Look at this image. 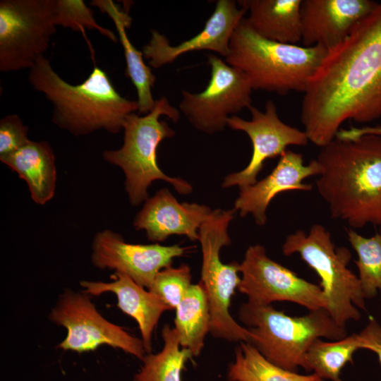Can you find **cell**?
Here are the masks:
<instances>
[{
	"label": "cell",
	"mask_w": 381,
	"mask_h": 381,
	"mask_svg": "<svg viewBox=\"0 0 381 381\" xmlns=\"http://www.w3.org/2000/svg\"><path fill=\"white\" fill-rule=\"evenodd\" d=\"M303 93L301 121L309 141L320 147L346 120L381 116V4L327 50Z\"/></svg>",
	"instance_id": "cell-1"
},
{
	"label": "cell",
	"mask_w": 381,
	"mask_h": 381,
	"mask_svg": "<svg viewBox=\"0 0 381 381\" xmlns=\"http://www.w3.org/2000/svg\"><path fill=\"white\" fill-rule=\"evenodd\" d=\"M316 160V188L331 217L351 229L381 226V136L335 138L321 147Z\"/></svg>",
	"instance_id": "cell-2"
},
{
	"label": "cell",
	"mask_w": 381,
	"mask_h": 381,
	"mask_svg": "<svg viewBox=\"0 0 381 381\" xmlns=\"http://www.w3.org/2000/svg\"><path fill=\"white\" fill-rule=\"evenodd\" d=\"M28 80L52 103V122L75 135L100 129L118 133L126 116L138 110L137 101L122 97L107 73L97 66L82 83L73 85L64 80L42 56L29 69Z\"/></svg>",
	"instance_id": "cell-3"
},
{
	"label": "cell",
	"mask_w": 381,
	"mask_h": 381,
	"mask_svg": "<svg viewBox=\"0 0 381 381\" xmlns=\"http://www.w3.org/2000/svg\"><path fill=\"white\" fill-rule=\"evenodd\" d=\"M225 61L241 70L253 90L286 95L304 92L327 50L267 40L258 35L243 18L236 28Z\"/></svg>",
	"instance_id": "cell-4"
},
{
	"label": "cell",
	"mask_w": 381,
	"mask_h": 381,
	"mask_svg": "<svg viewBox=\"0 0 381 381\" xmlns=\"http://www.w3.org/2000/svg\"><path fill=\"white\" fill-rule=\"evenodd\" d=\"M239 321L250 332V343L267 360L286 370L306 369L305 358L318 339L338 340L347 336L324 308L301 316H290L272 305L243 303L238 310Z\"/></svg>",
	"instance_id": "cell-5"
},
{
	"label": "cell",
	"mask_w": 381,
	"mask_h": 381,
	"mask_svg": "<svg viewBox=\"0 0 381 381\" xmlns=\"http://www.w3.org/2000/svg\"><path fill=\"white\" fill-rule=\"evenodd\" d=\"M162 115L175 123L180 117L179 111L170 104L166 97L156 99L154 109L144 116L135 113L128 115L123 127L122 147L118 150H107L102 153L106 162L123 171L125 189L133 205L148 199L147 188L156 180L170 183L181 194H188L193 190L186 180L165 174L157 164V150L159 143L175 135L166 121L159 120Z\"/></svg>",
	"instance_id": "cell-6"
},
{
	"label": "cell",
	"mask_w": 381,
	"mask_h": 381,
	"mask_svg": "<svg viewBox=\"0 0 381 381\" xmlns=\"http://www.w3.org/2000/svg\"><path fill=\"white\" fill-rule=\"evenodd\" d=\"M282 253H297L320 279L326 300L325 310L340 327L361 318L358 308L365 310L358 276L348 264L351 254L346 247L337 248L329 231L322 224L311 226L309 232L297 230L288 235L282 246Z\"/></svg>",
	"instance_id": "cell-7"
},
{
	"label": "cell",
	"mask_w": 381,
	"mask_h": 381,
	"mask_svg": "<svg viewBox=\"0 0 381 381\" xmlns=\"http://www.w3.org/2000/svg\"><path fill=\"white\" fill-rule=\"evenodd\" d=\"M236 212L234 209L213 210L210 217L199 230L202 250L201 279L210 310V333L217 339L228 341L249 342L250 332L231 315V297L238 288L241 277L240 263L221 261L220 250L231 244L228 234L229 223Z\"/></svg>",
	"instance_id": "cell-8"
},
{
	"label": "cell",
	"mask_w": 381,
	"mask_h": 381,
	"mask_svg": "<svg viewBox=\"0 0 381 381\" xmlns=\"http://www.w3.org/2000/svg\"><path fill=\"white\" fill-rule=\"evenodd\" d=\"M56 0L0 1V71L30 69L56 31Z\"/></svg>",
	"instance_id": "cell-9"
},
{
	"label": "cell",
	"mask_w": 381,
	"mask_h": 381,
	"mask_svg": "<svg viewBox=\"0 0 381 381\" xmlns=\"http://www.w3.org/2000/svg\"><path fill=\"white\" fill-rule=\"evenodd\" d=\"M48 318L67 329L66 337L57 345L61 350L80 353L107 345L140 361L147 354L141 339L105 319L83 291L64 289Z\"/></svg>",
	"instance_id": "cell-10"
},
{
	"label": "cell",
	"mask_w": 381,
	"mask_h": 381,
	"mask_svg": "<svg viewBox=\"0 0 381 381\" xmlns=\"http://www.w3.org/2000/svg\"><path fill=\"white\" fill-rule=\"evenodd\" d=\"M210 79L199 93L181 91L179 109L198 130L207 134L223 131L229 115L252 106L253 88L246 75L219 57L208 55Z\"/></svg>",
	"instance_id": "cell-11"
},
{
	"label": "cell",
	"mask_w": 381,
	"mask_h": 381,
	"mask_svg": "<svg viewBox=\"0 0 381 381\" xmlns=\"http://www.w3.org/2000/svg\"><path fill=\"white\" fill-rule=\"evenodd\" d=\"M241 282L238 291L246 296L250 303L272 305L289 301L309 311L326 308L321 287L296 274L272 260L260 244L250 246L240 263Z\"/></svg>",
	"instance_id": "cell-12"
},
{
	"label": "cell",
	"mask_w": 381,
	"mask_h": 381,
	"mask_svg": "<svg viewBox=\"0 0 381 381\" xmlns=\"http://www.w3.org/2000/svg\"><path fill=\"white\" fill-rule=\"evenodd\" d=\"M249 110L250 120L233 115L229 118L227 126L249 136L253 145L251 158L243 169L224 178L223 188L237 186L241 188L255 183L267 159L280 157L288 146H305L309 142L304 131L291 126L279 119L273 101L266 102L265 112L253 106Z\"/></svg>",
	"instance_id": "cell-13"
},
{
	"label": "cell",
	"mask_w": 381,
	"mask_h": 381,
	"mask_svg": "<svg viewBox=\"0 0 381 381\" xmlns=\"http://www.w3.org/2000/svg\"><path fill=\"white\" fill-rule=\"evenodd\" d=\"M186 249L179 245L129 243L107 229L94 237L91 261L99 269L123 273L148 289L158 272L171 266L174 259L183 255Z\"/></svg>",
	"instance_id": "cell-14"
},
{
	"label": "cell",
	"mask_w": 381,
	"mask_h": 381,
	"mask_svg": "<svg viewBox=\"0 0 381 381\" xmlns=\"http://www.w3.org/2000/svg\"><path fill=\"white\" fill-rule=\"evenodd\" d=\"M247 12L237 6L234 0H219L203 29L192 38L171 46L168 38L157 30H152L150 40L142 47L148 64L158 68L172 63L187 52L210 50L227 57L231 36Z\"/></svg>",
	"instance_id": "cell-15"
},
{
	"label": "cell",
	"mask_w": 381,
	"mask_h": 381,
	"mask_svg": "<svg viewBox=\"0 0 381 381\" xmlns=\"http://www.w3.org/2000/svg\"><path fill=\"white\" fill-rule=\"evenodd\" d=\"M378 4L370 0H302L303 47L320 46L327 50L335 47Z\"/></svg>",
	"instance_id": "cell-16"
},
{
	"label": "cell",
	"mask_w": 381,
	"mask_h": 381,
	"mask_svg": "<svg viewBox=\"0 0 381 381\" xmlns=\"http://www.w3.org/2000/svg\"><path fill=\"white\" fill-rule=\"evenodd\" d=\"M320 173L316 159L304 164L301 154L286 150L268 176L253 185L239 188L234 209L243 217L251 214L258 225L263 226L267 221V209L275 196L286 191L311 190L313 186L303 183V181Z\"/></svg>",
	"instance_id": "cell-17"
},
{
	"label": "cell",
	"mask_w": 381,
	"mask_h": 381,
	"mask_svg": "<svg viewBox=\"0 0 381 381\" xmlns=\"http://www.w3.org/2000/svg\"><path fill=\"white\" fill-rule=\"evenodd\" d=\"M212 210L195 202L180 203L167 188L148 198L133 221L137 230H144L152 242L164 241L171 235L198 241L199 230Z\"/></svg>",
	"instance_id": "cell-18"
},
{
	"label": "cell",
	"mask_w": 381,
	"mask_h": 381,
	"mask_svg": "<svg viewBox=\"0 0 381 381\" xmlns=\"http://www.w3.org/2000/svg\"><path fill=\"white\" fill-rule=\"evenodd\" d=\"M110 282L80 281L82 291L99 296L110 292L117 298V307L138 323L146 353H152L153 332L164 312L171 309L158 296L138 284L128 275L115 272Z\"/></svg>",
	"instance_id": "cell-19"
},
{
	"label": "cell",
	"mask_w": 381,
	"mask_h": 381,
	"mask_svg": "<svg viewBox=\"0 0 381 381\" xmlns=\"http://www.w3.org/2000/svg\"><path fill=\"white\" fill-rule=\"evenodd\" d=\"M28 184L32 200L44 205L54 195L56 169L54 151L47 141L30 140L18 150L0 157Z\"/></svg>",
	"instance_id": "cell-20"
},
{
	"label": "cell",
	"mask_w": 381,
	"mask_h": 381,
	"mask_svg": "<svg viewBox=\"0 0 381 381\" xmlns=\"http://www.w3.org/2000/svg\"><path fill=\"white\" fill-rule=\"evenodd\" d=\"M302 0H243L238 4L249 13L251 28L269 40L296 44L301 41Z\"/></svg>",
	"instance_id": "cell-21"
},
{
	"label": "cell",
	"mask_w": 381,
	"mask_h": 381,
	"mask_svg": "<svg viewBox=\"0 0 381 381\" xmlns=\"http://www.w3.org/2000/svg\"><path fill=\"white\" fill-rule=\"evenodd\" d=\"M90 5L96 6L103 13H107L114 22L118 38L123 49L126 63V76L131 80L137 91L139 114H147L155 106L156 100L152 94V88L156 77L151 68L144 62L143 52L138 50L130 41L126 30L130 28L132 18L127 11L111 0H93Z\"/></svg>",
	"instance_id": "cell-22"
},
{
	"label": "cell",
	"mask_w": 381,
	"mask_h": 381,
	"mask_svg": "<svg viewBox=\"0 0 381 381\" xmlns=\"http://www.w3.org/2000/svg\"><path fill=\"white\" fill-rule=\"evenodd\" d=\"M174 328L182 348L198 356L203 349L206 335L210 333V310L202 284H192L178 305Z\"/></svg>",
	"instance_id": "cell-23"
},
{
	"label": "cell",
	"mask_w": 381,
	"mask_h": 381,
	"mask_svg": "<svg viewBox=\"0 0 381 381\" xmlns=\"http://www.w3.org/2000/svg\"><path fill=\"white\" fill-rule=\"evenodd\" d=\"M227 381H324L315 373L303 375L267 360L250 343L240 342L229 365Z\"/></svg>",
	"instance_id": "cell-24"
},
{
	"label": "cell",
	"mask_w": 381,
	"mask_h": 381,
	"mask_svg": "<svg viewBox=\"0 0 381 381\" xmlns=\"http://www.w3.org/2000/svg\"><path fill=\"white\" fill-rule=\"evenodd\" d=\"M161 335L164 345L157 353H147L141 361L140 370L133 381H181V372L193 356L190 351L182 348L174 327L164 325Z\"/></svg>",
	"instance_id": "cell-25"
},
{
	"label": "cell",
	"mask_w": 381,
	"mask_h": 381,
	"mask_svg": "<svg viewBox=\"0 0 381 381\" xmlns=\"http://www.w3.org/2000/svg\"><path fill=\"white\" fill-rule=\"evenodd\" d=\"M359 349L362 346L358 333L332 341L318 339L306 354L305 370L312 371L323 380L343 381L340 377L342 368L348 363H353V356Z\"/></svg>",
	"instance_id": "cell-26"
},
{
	"label": "cell",
	"mask_w": 381,
	"mask_h": 381,
	"mask_svg": "<svg viewBox=\"0 0 381 381\" xmlns=\"http://www.w3.org/2000/svg\"><path fill=\"white\" fill-rule=\"evenodd\" d=\"M349 242L357 254L354 262L365 299L374 298L377 292L381 301V234L365 237L353 229L346 230Z\"/></svg>",
	"instance_id": "cell-27"
},
{
	"label": "cell",
	"mask_w": 381,
	"mask_h": 381,
	"mask_svg": "<svg viewBox=\"0 0 381 381\" xmlns=\"http://www.w3.org/2000/svg\"><path fill=\"white\" fill-rule=\"evenodd\" d=\"M54 22L56 26L84 33L85 29L97 30L113 42L118 37L111 30L100 26L94 18L93 11L83 0H56Z\"/></svg>",
	"instance_id": "cell-28"
},
{
	"label": "cell",
	"mask_w": 381,
	"mask_h": 381,
	"mask_svg": "<svg viewBox=\"0 0 381 381\" xmlns=\"http://www.w3.org/2000/svg\"><path fill=\"white\" fill-rule=\"evenodd\" d=\"M191 279L188 265L169 266L158 272L148 290L175 310L192 284Z\"/></svg>",
	"instance_id": "cell-29"
},
{
	"label": "cell",
	"mask_w": 381,
	"mask_h": 381,
	"mask_svg": "<svg viewBox=\"0 0 381 381\" xmlns=\"http://www.w3.org/2000/svg\"><path fill=\"white\" fill-rule=\"evenodd\" d=\"M28 127L17 114H8L0 120V157L11 154L30 142Z\"/></svg>",
	"instance_id": "cell-30"
},
{
	"label": "cell",
	"mask_w": 381,
	"mask_h": 381,
	"mask_svg": "<svg viewBox=\"0 0 381 381\" xmlns=\"http://www.w3.org/2000/svg\"><path fill=\"white\" fill-rule=\"evenodd\" d=\"M358 334L361 340L362 349L375 353L381 366V325L375 318H370L364 328Z\"/></svg>",
	"instance_id": "cell-31"
},
{
	"label": "cell",
	"mask_w": 381,
	"mask_h": 381,
	"mask_svg": "<svg viewBox=\"0 0 381 381\" xmlns=\"http://www.w3.org/2000/svg\"><path fill=\"white\" fill-rule=\"evenodd\" d=\"M365 135L381 136V125L366 126L363 127H351L349 129L341 128L337 133L336 138L339 140H352Z\"/></svg>",
	"instance_id": "cell-32"
},
{
	"label": "cell",
	"mask_w": 381,
	"mask_h": 381,
	"mask_svg": "<svg viewBox=\"0 0 381 381\" xmlns=\"http://www.w3.org/2000/svg\"><path fill=\"white\" fill-rule=\"evenodd\" d=\"M379 233L381 234V226H380V231Z\"/></svg>",
	"instance_id": "cell-33"
}]
</instances>
